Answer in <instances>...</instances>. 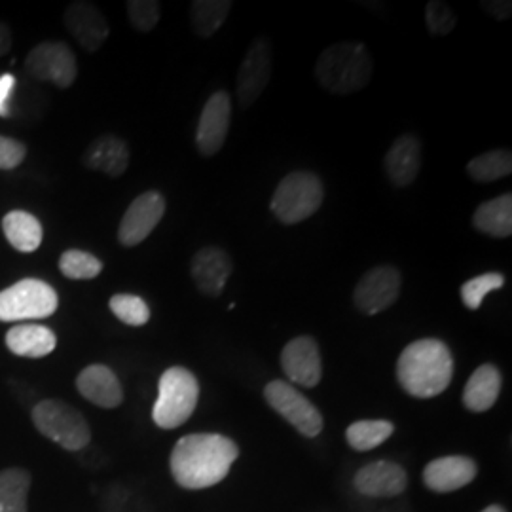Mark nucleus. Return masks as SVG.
I'll list each match as a JSON object with an SVG mask.
<instances>
[{
    "mask_svg": "<svg viewBox=\"0 0 512 512\" xmlns=\"http://www.w3.org/2000/svg\"><path fill=\"white\" fill-rule=\"evenodd\" d=\"M238 456V444L224 435H186L171 452V475L186 490L211 488L228 476Z\"/></svg>",
    "mask_w": 512,
    "mask_h": 512,
    "instance_id": "f257e3e1",
    "label": "nucleus"
},
{
    "mask_svg": "<svg viewBox=\"0 0 512 512\" xmlns=\"http://www.w3.org/2000/svg\"><path fill=\"white\" fill-rule=\"evenodd\" d=\"M454 378V357L437 338L408 344L397 361V380L416 399H431L444 393Z\"/></svg>",
    "mask_w": 512,
    "mask_h": 512,
    "instance_id": "f03ea898",
    "label": "nucleus"
},
{
    "mask_svg": "<svg viewBox=\"0 0 512 512\" xmlns=\"http://www.w3.org/2000/svg\"><path fill=\"white\" fill-rule=\"evenodd\" d=\"M372 57L363 42L344 40L323 50L315 63L317 82L334 95H349L368 86Z\"/></svg>",
    "mask_w": 512,
    "mask_h": 512,
    "instance_id": "7ed1b4c3",
    "label": "nucleus"
},
{
    "mask_svg": "<svg viewBox=\"0 0 512 512\" xmlns=\"http://www.w3.org/2000/svg\"><path fill=\"white\" fill-rule=\"evenodd\" d=\"M200 399L196 376L183 366L167 368L158 385V399L152 408V420L162 429H177L190 420Z\"/></svg>",
    "mask_w": 512,
    "mask_h": 512,
    "instance_id": "20e7f679",
    "label": "nucleus"
},
{
    "mask_svg": "<svg viewBox=\"0 0 512 512\" xmlns=\"http://www.w3.org/2000/svg\"><path fill=\"white\" fill-rule=\"evenodd\" d=\"M325 200L321 179L311 171H293L277 184L270 209L281 224L293 226L313 217Z\"/></svg>",
    "mask_w": 512,
    "mask_h": 512,
    "instance_id": "39448f33",
    "label": "nucleus"
},
{
    "mask_svg": "<svg viewBox=\"0 0 512 512\" xmlns=\"http://www.w3.org/2000/svg\"><path fill=\"white\" fill-rule=\"evenodd\" d=\"M33 423L40 435L54 440L69 452L86 448L92 440V431L86 418L69 403L59 399L42 401L33 408Z\"/></svg>",
    "mask_w": 512,
    "mask_h": 512,
    "instance_id": "423d86ee",
    "label": "nucleus"
},
{
    "mask_svg": "<svg viewBox=\"0 0 512 512\" xmlns=\"http://www.w3.org/2000/svg\"><path fill=\"white\" fill-rule=\"evenodd\" d=\"M59 306L54 287L42 279H21L0 291V321L16 323L52 317Z\"/></svg>",
    "mask_w": 512,
    "mask_h": 512,
    "instance_id": "0eeeda50",
    "label": "nucleus"
},
{
    "mask_svg": "<svg viewBox=\"0 0 512 512\" xmlns=\"http://www.w3.org/2000/svg\"><path fill=\"white\" fill-rule=\"evenodd\" d=\"M25 71L35 80L50 82L59 90H67L76 82L78 65L73 50L65 42L48 40L40 42L29 52L25 59Z\"/></svg>",
    "mask_w": 512,
    "mask_h": 512,
    "instance_id": "6e6552de",
    "label": "nucleus"
},
{
    "mask_svg": "<svg viewBox=\"0 0 512 512\" xmlns=\"http://www.w3.org/2000/svg\"><path fill=\"white\" fill-rule=\"evenodd\" d=\"M264 397L279 416L293 425L294 429L304 437H317L323 431V416L317 406L308 401L293 384L275 380L266 385Z\"/></svg>",
    "mask_w": 512,
    "mask_h": 512,
    "instance_id": "1a4fd4ad",
    "label": "nucleus"
},
{
    "mask_svg": "<svg viewBox=\"0 0 512 512\" xmlns=\"http://www.w3.org/2000/svg\"><path fill=\"white\" fill-rule=\"evenodd\" d=\"M403 277L401 272L391 266L382 264L368 270L357 283L353 291V302L357 310L365 315H376L391 308L401 296Z\"/></svg>",
    "mask_w": 512,
    "mask_h": 512,
    "instance_id": "9d476101",
    "label": "nucleus"
},
{
    "mask_svg": "<svg viewBox=\"0 0 512 512\" xmlns=\"http://www.w3.org/2000/svg\"><path fill=\"white\" fill-rule=\"evenodd\" d=\"M272 76V46L268 38L258 37L251 42L238 71L239 107L249 109L266 92Z\"/></svg>",
    "mask_w": 512,
    "mask_h": 512,
    "instance_id": "9b49d317",
    "label": "nucleus"
},
{
    "mask_svg": "<svg viewBox=\"0 0 512 512\" xmlns=\"http://www.w3.org/2000/svg\"><path fill=\"white\" fill-rule=\"evenodd\" d=\"M167 203L158 190H148L137 196L124 217L120 220L118 228V241L124 247H135L156 230L160 220L164 219Z\"/></svg>",
    "mask_w": 512,
    "mask_h": 512,
    "instance_id": "f8f14e48",
    "label": "nucleus"
},
{
    "mask_svg": "<svg viewBox=\"0 0 512 512\" xmlns=\"http://www.w3.org/2000/svg\"><path fill=\"white\" fill-rule=\"evenodd\" d=\"M232 124V99L230 93L219 90L213 93L200 116L196 129V147L202 156L219 154Z\"/></svg>",
    "mask_w": 512,
    "mask_h": 512,
    "instance_id": "ddd939ff",
    "label": "nucleus"
},
{
    "mask_svg": "<svg viewBox=\"0 0 512 512\" xmlns=\"http://www.w3.org/2000/svg\"><path fill=\"white\" fill-rule=\"evenodd\" d=\"M67 31L86 52H97L110 35L109 21L105 14L86 0L71 2L63 14Z\"/></svg>",
    "mask_w": 512,
    "mask_h": 512,
    "instance_id": "4468645a",
    "label": "nucleus"
},
{
    "mask_svg": "<svg viewBox=\"0 0 512 512\" xmlns=\"http://www.w3.org/2000/svg\"><path fill=\"white\" fill-rule=\"evenodd\" d=\"M281 366L293 384L315 387L323 376L319 346L311 336H298L281 351Z\"/></svg>",
    "mask_w": 512,
    "mask_h": 512,
    "instance_id": "2eb2a0df",
    "label": "nucleus"
},
{
    "mask_svg": "<svg viewBox=\"0 0 512 512\" xmlns=\"http://www.w3.org/2000/svg\"><path fill=\"white\" fill-rule=\"evenodd\" d=\"M190 274L200 293L219 298L230 275L234 274V262L222 247H203L192 258Z\"/></svg>",
    "mask_w": 512,
    "mask_h": 512,
    "instance_id": "dca6fc26",
    "label": "nucleus"
},
{
    "mask_svg": "<svg viewBox=\"0 0 512 512\" xmlns=\"http://www.w3.org/2000/svg\"><path fill=\"white\" fill-rule=\"evenodd\" d=\"M385 175L395 188H406L420 175L421 143L416 135H401L393 141L384 158Z\"/></svg>",
    "mask_w": 512,
    "mask_h": 512,
    "instance_id": "f3484780",
    "label": "nucleus"
},
{
    "mask_svg": "<svg viewBox=\"0 0 512 512\" xmlns=\"http://www.w3.org/2000/svg\"><path fill=\"white\" fill-rule=\"evenodd\" d=\"M476 473L478 467L473 459L465 456H448L435 459L425 467L423 482L429 490L437 494H450L471 484L476 478Z\"/></svg>",
    "mask_w": 512,
    "mask_h": 512,
    "instance_id": "a211bd4d",
    "label": "nucleus"
},
{
    "mask_svg": "<svg viewBox=\"0 0 512 512\" xmlns=\"http://www.w3.org/2000/svg\"><path fill=\"white\" fill-rule=\"evenodd\" d=\"M355 488L368 497H395L408 486V476L399 463L374 461L355 475Z\"/></svg>",
    "mask_w": 512,
    "mask_h": 512,
    "instance_id": "6ab92c4d",
    "label": "nucleus"
},
{
    "mask_svg": "<svg viewBox=\"0 0 512 512\" xmlns=\"http://www.w3.org/2000/svg\"><path fill=\"white\" fill-rule=\"evenodd\" d=\"M76 389L86 401L99 408L112 410L124 401V389L118 376L105 365L86 366L76 378Z\"/></svg>",
    "mask_w": 512,
    "mask_h": 512,
    "instance_id": "aec40b11",
    "label": "nucleus"
},
{
    "mask_svg": "<svg viewBox=\"0 0 512 512\" xmlns=\"http://www.w3.org/2000/svg\"><path fill=\"white\" fill-rule=\"evenodd\" d=\"M82 164L92 171L105 173L107 177L118 179L129 167V148L126 141L116 135H101L86 148Z\"/></svg>",
    "mask_w": 512,
    "mask_h": 512,
    "instance_id": "412c9836",
    "label": "nucleus"
},
{
    "mask_svg": "<svg viewBox=\"0 0 512 512\" xmlns=\"http://www.w3.org/2000/svg\"><path fill=\"white\" fill-rule=\"evenodd\" d=\"M8 349L25 359H42L50 355L57 346V336L52 329L35 323L16 325L6 332Z\"/></svg>",
    "mask_w": 512,
    "mask_h": 512,
    "instance_id": "4be33fe9",
    "label": "nucleus"
},
{
    "mask_svg": "<svg viewBox=\"0 0 512 512\" xmlns=\"http://www.w3.org/2000/svg\"><path fill=\"white\" fill-rule=\"evenodd\" d=\"M503 378L495 365H482L471 374L469 382L463 389V404L471 412L490 410L501 393Z\"/></svg>",
    "mask_w": 512,
    "mask_h": 512,
    "instance_id": "5701e85b",
    "label": "nucleus"
},
{
    "mask_svg": "<svg viewBox=\"0 0 512 512\" xmlns=\"http://www.w3.org/2000/svg\"><path fill=\"white\" fill-rule=\"evenodd\" d=\"M473 226L480 234L490 238H511L512 194L507 192L494 200L480 203L473 215Z\"/></svg>",
    "mask_w": 512,
    "mask_h": 512,
    "instance_id": "b1692460",
    "label": "nucleus"
},
{
    "mask_svg": "<svg viewBox=\"0 0 512 512\" xmlns=\"http://www.w3.org/2000/svg\"><path fill=\"white\" fill-rule=\"evenodd\" d=\"M2 230L8 243L19 253H35L42 243V224L27 211H10L2 219Z\"/></svg>",
    "mask_w": 512,
    "mask_h": 512,
    "instance_id": "393cba45",
    "label": "nucleus"
},
{
    "mask_svg": "<svg viewBox=\"0 0 512 512\" xmlns=\"http://www.w3.org/2000/svg\"><path fill=\"white\" fill-rule=\"evenodd\" d=\"M230 0H194L190 4L192 29L200 38H211L232 12Z\"/></svg>",
    "mask_w": 512,
    "mask_h": 512,
    "instance_id": "a878e982",
    "label": "nucleus"
},
{
    "mask_svg": "<svg viewBox=\"0 0 512 512\" xmlns=\"http://www.w3.org/2000/svg\"><path fill=\"white\" fill-rule=\"evenodd\" d=\"M31 475L12 467L0 471V512H27Z\"/></svg>",
    "mask_w": 512,
    "mask_h": 512,
    "instance_id": "bb28decb",
    "label": "nucleus"
},
{
    "mask_svg": "<svg viewBox=\"0 0 512 512\" xmlns=\"http://www.w3.org/2000/svg\"><path fill=\"white\" fill-rule=\"evenodd\" d=\"M512 171V154L507 148H495L473 158L467 164V173L476 183H495L509 177Z\"/></svg>",
    "mask_w": 512,
    "mask_h": 512,
    "instance_id": "cd10ccee",
    "label": "nucleus"
},
{
    "mask_svg": "<svg viewBox=\"0 0 512 512\" xmlns=\"http://www.w3.org/2000/svg\"><path fill=\"white\" fill-rule=\"evenodd\" d=\"M395 431V425L391 421L385 420H363L355 421L349 425L348 437L349 446L357 452H368L374 450L376 446L384 444Z\"/></svg>",
    "mask_w": 512,
    "mask_h": 512,
    "instance_id": "c85d7f7f",
    "label": "nucleus"
},
{
    "mask_svg": "<svg viewBox=\"0 0 512 512\" xmlns=\"http://www.w3.org/2000/svg\"><path fill=\"white\" fill-rule=\"evenodd\" d=\"M59 270L67 279L88 281V279H95L103 272V262L92 253H86L80 249H69L59 258Z\"/></svg>",
    "mask_w": 512,
    "mask_h": 512,
    "instance_id": "c756f323",
    "label": "nucleus"
},
{
    "mask_svg": "<svg viewBox=\"0 0 512 512\" xmlns=\"http://www.w3.org/2000/svg\"><path fill=\"white\" fill-rule=\"evenodd\" d=\"M109 308L116 319L129 327H143L150 321V308L137 294H114L109 300Z\"/></svg>",
    "mask_w": 512,
    "mask_h": 512,
    "instance_id": "7c9ffc66",
    "label": "nucleus"
},
{
    "mask_svg": "<svg viewBox=\"0 0 512 512\" xmlns=\"http://www.w3.org/2000/svg\"><path fill=\"white\" fill-rule=\"evenodd\" d=\"M501 287H505V275L499 272L476 275L461 285V300L469 310L476 311L488 294Z\"/></svg>",
    "mask_w": 512,
    "mask_h": 512,
    "instance_id": "2f4dec72",
    "label": "nucleus"
},
{
    "mask_svg": "<svg viewBox=\"0 0 512 512\" xmlns=\"http://www.w3.org/2000/svg\"><path fill=\"white\" fill-rule=\"evenodd\" d=\"M456 25H458V18L446 2L431 0L425 6V27L431 35L446 37L456 29Z\"/></svg>",
    "mask_w": 512,
    "mask_h": 512,
    "instance_id": "473e14b6",
    "label": "nucleus"
},
{
    "mask_svg": "<svg viewBox=\"0 0 512 512\" xmlns=\"http://www.w3.org/2000/svg\"><path fill=\"white\" fill-rule=\"evenodd\" d=\"M128 16L129 23L133 25L135 31L148 33L160 21L162 4L158 0H129Z\"/></svg>",
    "mask_w": 512,
    "mask_h": 512,
    "instance_id": "72a5a7b5",
    "label": "nucleus"
},
{
    "mask_svg": "<svg viewBox=\"0 0 512 512\" xmlns=\"http://www.w3.org/2000/svg\"><path fill=\"white\" fill-rule=\"evenodd\" d=\"M27 158V147L12 137L0 135V169L10 171L23 164Z\"/></svg>",
    "mask_w": 512,
    "mask_h": 512,
    "instance_id": "f704fd0d",
    "label": "nucleus"
},
{
    "mask_svg": "<svg viewBox=\"0 0 512 512\" xmlns=\"http://www.w3.org/2000/svg\"><path fill=\"white\" fill-rule=\"evenodd\" d=\"M480 8L484 14H488L495 21H505L512 16L511 0H482Z\"/></svg>",
    "mask_w": 512,
    "mask_h": 512,
    "instance_id": "c9c22d12",
    "label": "nucleus"
},
{
    "mask_svg": "<svg viewBox=\"0 0 512 512\" xmlns=\"http://www.w3.org/2000/svg\"><path fill=\"white\" fill-rule=\"evenodd\" d=\"M16 90V76L6 73L0 76V116H10V97Z\"/></svg>",
    "mask_w": 512,
    "mask_h": 512,
    "instance_id": "e433bc0d",
    "label": "nucleus"
},
{
    "mask_svg": "<svg viewBox=\"0 0 512 512\" xmlns=\"http://www.w3.org/2000/svg\"><path fill=\"white\" fill-rule=\"evenodd\" d=\"M12 42H14V38H12L10 27L4 21H0V57L12 50Z\"/></svg>",
    "mask_w": 512,
    "mask_h": 512,
    "instance_id": "4c0bfd02",
    "label": "nucleus"
},
{
    "mask_svg": "<svg viewBox=\"0 0 512 512\" xmlns=\"http://www.w3.org/2000/svg\"><path fill=\"white\" fill-rule=\"evenodd\" d=\"M482 512H507L503 507H499V505H490V507H486Z\"/></svg>",
    "mask_w": 512,
    "mask_h": 512,
    "instance_id": "58836bf2",
    "label": "nucleus"
}]
</instances>
